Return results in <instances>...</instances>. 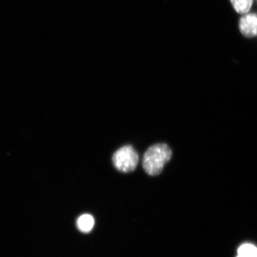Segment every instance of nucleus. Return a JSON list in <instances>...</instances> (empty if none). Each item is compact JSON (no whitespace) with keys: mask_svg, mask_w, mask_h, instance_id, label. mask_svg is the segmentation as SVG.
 <instances>
[{"mask_svg":"<svg viewBox=\"0 0 257 257\" xmlns=\"http://www.w3.org/2000/svg\"><path fill=\"white\" fill-rule=\"evenodd\" d=\"M94 218L89 214H84L81 216L77 220V226L82 232H89L94 226Z\"/></svg>","mask_w":257,"mask_h":257,"instance_id":"4","label":"nucleus"},{"mask_svg":"<svg viewBox=\"0 0 257 257\" xmlns=\"http://www.w3.org/2000/svg\"><path fill=\"white\" fill-rule=\"evenodd\" d=\"M236 257H257V247L251 243H244L238 248Z\"/></svg>","mask_w":257,"mask_h":257,"instance_id":"6","label":"nucleus"},{"mask_svg":"<svg viewBox=\"0 0 257 257\" xmlns=\"http://www.w3.org/2000/svg\"><path fill=\"white\" fill-rule=\"evenodd\" d=\"M172 155V150L166 144H157L150 147L144 155V170L150 176L160 175Z\"/></svg>","mask_w":257,"mask_h":257,"instance_id":"1","label":"nucleus"},{"mask_svg":"<svg viewBox=\"0 0 257 257\" xmlns=\"http://www.w3.org/2000/svg\"><path fill=\"white\" fill-rule=\"evenodd\" d=\"M239 29L243 36L248 38L257 36V14L243 15L239 21Z\"/></svg>","mask_w":257,"mask_h":257,"instance_id":"3","label":"nucleus"},{"mask_svg":"<svg viewBox=\"0 0 257 257\" xmlns=\"http://www.w3.org/2000/svg\"><path fill=\"white\" fill-rule=\"evenodd\" d=\"M112 162L115 168L119 172H133L139 162L138 152L130 145L121 147L113 155Z\"/></svg>","mask_w":257,"mask_h":257,"instance_id":"2","label":"nucleus"},{"mask_svg":"<svg viewBox=\"0 0 257 257\" xmlns=\"http://www.w3.org/2000/svg\"><path fill=\"white\" fill-rule=\"evenodd\" d=\"M235 10L239 14H246L253 4V0H231Z\"/></svg>","mask_w":257,"mask_h":257,"instance_id":"5","label":"nucleus"}]
</instances>
